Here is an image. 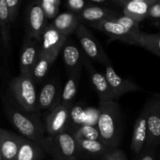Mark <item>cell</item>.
I'll return each mask as SVG.
<instances>
[{"label": "cell", "instance_id": "f1b7e54d", "mask_svg": "<svg viewBox=\"0 0 160 160\" xmlns=\"http://www.w3.org/2000/svg\"><path fill=\"white\" fill-rule=\"evenodd\" d=\"M112 20L117 21V23H119L122 26L124 27L127 30L130 31L131 32L134 33V34H138V35L142 34V31L140 30L139 23L136 22L135 20H134L131 17L124 15V14L120 13L119 16L112 18Z\"/></svg>", "mask_w": 160, "mask_h": 160}, {"label": "cell", "instance_id": "4dcf8cb0", "mask_svg": "<svg viewBox=\"0 0 160 160\" xmlns=\"http://www.w3.org/2000/svg\"><path fill=\"white\" fill-rule=\"evenodd\" d=\"M6 1L9 19H10L11 23H12L16 21L18 17L22 1L20 0H6Z\"/></svg>", "mask_w": 160, "mask_h": 160}, {"label": "cell", "instance_id": "603a6c76", "mask_svg": "<svg viewBox=\"0 0 160 160\" xmlns=\"http://www.w3.org/2000/svg\"><path fill=\"white\" fill-rule=\"evenodd\" d=\"M78 151L80 153L92 156H105L106 153L110 152L112 149L106 146L100 140H76Z\"/></svg>", "mask_w": 160, "mask_h": 160}, {"label": "cell", "instance_id": "8fae6325", "mask_svg": "<svg viewBox=\"0 0 160 160\" xmlns=\"http://www.w3.org/2000/svg\"><path fill=\"white\" fill-rule=\"evenodd\" d=\"M40 42L25 36L20 56V74L31 76V72L40 54Z\"/></svg>", "mask_w": 160, "mask_h": 160}, {"label": "cell", "instance_id": "4316f807", "mask_svg": "<svg viewBox=\"0 0 160 160\" xmlns=\"http://www.w3.org/2000/svg\"><path fill=\"white\" fill-rule=\"evenodd\" d=\"M76 140H100V134L97 126L84 123L79 127L73 128L70 131Z\"/></svg>", "mask_w": 160, "mask_h": 160}, {"label": "cell", "instance_id": "7c38bea8", "mask_svg": "<svg viewBox=\"0 0 160 160\" xmlns=\"http://www.w3.org/2000/svg\"><path fill=\"white\" fill-rule=\"evenodd\" d=\"M83 64L88 72L92 85L98 95L99 102L113 101L115 98L106 75L97 71L85 54L83 55Z\"/></svg>", "mask_w": 160, "mask_h": 160}, {"label": "cell", "instance_id": "83f0119b", "mask_svg": "<svg viewBox=\"0 0 160 160\" xmlns=\"http://www.w3.org/2000/svg\"><path fill=\"white\" fill-rule=\"evenodd\" d=\"M39 3L48 20H52L59 14L60 0H39Z\"/></svg>", "mask_w": 160, "mask_h": 160}, {"label": "cell", "instance_id": "f35d334b", "mask_svg": "<svg viewBox=\"0 0 160 160\" xmlns=\"http://www.w3.org/2000/svg\"><path fill=\"white\" fill-rule=\"evenodd\" d=\"M0 160H3V159H2V152H1V148H0Z\"/></svg>", "mask_w": 160, "mask_h": 160}, {"label": "cell", "instance_id": "f546056e", "mask_svg": "<svg viewBox=\"0 0 160 160\" xmlns=\"http://www.w3.org/2000/svg\"><path fill=\"white\" fill-rule=\"evenodd\" d=\"M89 6L88 0H67L65 2V6L69 11L78 15Z\"/></svg>", "mask_w": 160, "mask_h": 160}, {"label": "cell", "instance_id": "2e32d148", "mask_svg": "<svg viewBox=\"0 0 160 160\" xmlns=\"http://www.w3.org/2000/svg\"><path fill=\"white\" fill-rule=\"evenodd\" d=\"M148 139V128H147V109L143 108L140 115L135 120L133 130L132 140L131 148L135 154H139L144 151Z\"/></svg>", "mask_w": 160, "mask_h": 160}, {"label": "cell", "instance_id": "3957f363", "mask_svg": "<svg viewBox=\"0 0 160 160\" xmlns=\"http://www.w3.org/2000/svg\"><path fill=\"white\" fill-rule=\"evenodd\" d=\"M39 143L52 160H78L79 151L77 141L70 131L47 136Z\"/></svg>", "mask_w": 160, "mask_h": 160}, {"label": "cell", "instance_id": "44dd1931", "mask_svg": "<svg viewBox=\"0 0 160 160\" xmlns=\"http://www.w3.org/2000/svg\"><path fill=\"white\" fill-rule=\"evenodd\" d=\"M45 153L39 142L23 137L16 160H42Z\"/></svg>", "mask_w": 160, "mask_h": 160}, {"label": "cell", "instance_id": "52a82bcc", "mask_svg": "<svg viewBox=\"0 0 160 160\" xmlns=\"http://www.w3.org/2000/svg\"><path fill=\"white\" fill-rule=\"evenodd\" d=\"M145 106L147 109L148 139L145 149H147L156 148L160 144V94L152 98Z\"/></svg>", "mask_w": 160, "mask_h": 160}, {"label": "cell", "instance_id": "30bf717a", "mask_svg": "<svg viewBox=\"0 0 160 160\" xmlns=\"http://www.w3.org/2000/svg\"><path fill=\"white\" fill-rule=\"evenodd\" d=\"M88 25L92 28L107 34L112 41H121V42L129 44V45H137L139 36L141 35V34L138 35V34L131 32L112 19L103 20V21L98 22V23H90Z\"/></svg>", "mask_w": 160, "mask_h": 160}, {"label": "cell", "instance_id": "6da1fadb", "mask_svg": "<svg viewBox=\"0 0 160 160\" xmlns=\"http://www.w3.org/2000/svg\"><path fill=\"white\" fill-rule=\"evenodd\" d=\"M97 128L100 141L111 149L117 148L123 133L121 112L118 103L114 101L99 102Z\"/></svg>", "mask_w": 160, "mask_h": 160}, {"label": "cell", "instance_id": "4fadbf2b", "mask_svg": "<svg viewBox=\"0 0 160 160\" xmlns=\"http://www.w3.org/2000/svg\"><path fill=\"white\" fill-rule=\"evenodd\" d=\"M62 91L59 82L52 79L41 88L38 95V110H52L61 103Z\"/></svg>", "mask_w": 160, "mask_h": 160}, {"label": "cell", "instance_id": "e0dca14e", "mask_svg": "<svg viewBox=\"0 0 160 160\" xmlns=\"http://www.w3.org/2000/svg\"><path fill=\"white\" fill-rule=\"evenodd\" d=\"M23 136L0 128V148L3 160H16Z\"/></svg>", "mask_w": 160, "mask_h": 160}, {"label": "cell", "instance_id": "5b68a950", "mask_svg": "<svg viewBox=\"0 0 160 160\" xmlns=\"http://www.w3.org/2000/svg\"><path fill=\"white\" fill-rule=\"evenodd\" d=\"M48 20L39 0L28 4L25 10L26 36L40 42L42 34L48 25Z\"/></svg>", "mask_w": 160, "mask_h": 160}, {"label": "cell", "instance_id": "8992f818", "mask_svg": "<svg viewBox=\"0 0 160 160\" xmlns=\"http://www.w3.org/2000/svg\"><path fill=\"white\" fill-rule=\"evenodd\" d=\"M75 35L88 57L105 65L111 63L102 47L86 25L81 23L75 31Z\"/></svg>", "mask_w": 160, "mask_h": 160}, {"label": "cell", "instance_id": "836d02e7", "mask_svg": "<svg viewBox=\"0 0 160 160\" xmlns=\"http://www.w3.org/2000/svg\"><path fill=\"white\" fill-rule=\"evenodd\" d=\"M156 148H149L145 149L140 153L137 160H156V154H155Z\"/></svg>", "mask_w": 160, "mask_h": 160}, {"label": "cell", "instance_id": "d6a6232c", "mask_svg": "<svg viewBox=\"0 0 160 160\" xmlns=\"http://www.w3.org/2000/svg\"><path fill=\"white\" fill-rule=\"evenodd\" d=\"M147 19H151L152 20L160 19V0H156L154 4L150 7Z\"/></svg>", "mask_w": 160, "mask_h": 160}, {"label": "cell", "instance_id": "74e56055", "mask_svg": "<svg viewBox=\"0 0 160 160\" xmlns=\"http://www.w3.org/2000/svg\"><path fill=\"white\" fill-rule=\"evenodd\" d=\"M152 23L155 27H156V28H160V19H159V20H152Z\"/></svg>", "mask_w": 160, "mask_h": 160}, {"label": "cell", "instance_id": "d6986e66", "mask_svg": "<svg viewBox=\"0 0 160 160\" xmlns=\"http://www.w3.org/2000/svg\"><path fill=\"white\" fill-rule=\"evenodd\" d=\"M78 14L67 11L59 13L57 17L52 20L50 24L56 30L67 36L76 31L78 27L81 24Z\"/></svg>", "mask_w": 160, "mask_h": 160}, {"label": "cell", "instance_id": "d590c367", "mask_svg": "<svg viewBox=\"0 0 160 160\" xmlns=\"http://www.w3.org/2000/svg\"><path fill=\"white\" fill-rule=\"evenodd\" d=\"M112 160H128L126 155L121 149L114 148L112 151Z\"/></svg>", "mask_w": 160, "mask_h": 160}, {"label": "cell", "instance_id": "9a60e30c", "mask_svg": "<svg viewBox=\"0 0 160 160\" xmlns=\"http://www.w3.org/2000/svg\"><path fill=\"white\" fill-rule=\"evenodd\" d=\"M105 75L107 79L110 88L113 93L115 99L119 98L124 94L128 92H136L140 90V87L133 82L132 81L128 79H124L119 76L117 72L114 70L112 63L106 65V72Z\"/></svg>", "mask_w": 160, "mask_h": 160}, {"label": "cell", "instance_id": "277c9868", "mask_svg": "<svg viewBox=\"0 0 160 160\" xmlns=\"http://www.w3.org/2000/svg\"><path fill=\"white\" fill-rule=\"evenodd\" d=\"M11 94L20 108L30 112H38V93L31 76L20 74L9 82Z\"/></svg>", "mask_w": 160, "mask_h": 160}, {"label": "cell", "instance_id": "ac0fdd59", "mask_svg": "<svg viewBox=\"0 0 160 160\" xmlns=\"http://www.w3.org/2000/svg\"><path fill=\"white\" fill-rule=\"evenodd\" d=\"M121 12H119L116 9L111 8L99 7V6H89L78 14L81 22H85L88 24L109 20L119 16Z\"/></svg>", "mask_w": 160, "mask_h": 160}, {"label": "cell", "instance_id": "8d00e7d4", "mask_svg": "<svg viewBox=\"0 0 160 160\" xmlns=\"http://www.w3.org/2000/svg\"><path fill=\"white\" fill-rule=\"evenodd\" d=\"M112 151L110 152H108L106 153L105 156H103L102 157L101 160H112Z\"/></svg>", "mask_w": 160, "mask_h": 160}, {"label": "cell", "instance_id": "ba28073f", "mask_svg": "<svg viewBox=\"0 0 160 160\" xmlns=\"http://www.w3.org/2000/svg\"><path fill=\"white\" fill-rule=\"evenodd\" d=\"M72 106L59 104L48 112L44 124L45 132L48 133V136L57 135L68 131L70 125V109Z\"/></svg>", "mask_w": 160, "mask_h": 160}, {"label": "cell", "instance_id": "7a4b0ae2", "mask_svg": "<svg viewBox=\"0 0 160 160\" xmlns=\"http://www.w3.org/2000/svg\"><path fill=\"white\" fill-rule=\"evenodd\" d=\"M3 102L8 120L23 137L37 142L45 137V124L37 112H30L22 108L15 107L6 99Z\"/></svg>", "mask_w": 160, "mask_h": 160}, {"label": "cell", "instance_id": "ffe728a7", "mask_svg": "<svg viewBox=\"0 0 160 160\" xmlns=\"http://www.w3.org/2000/svg\"><path fill=\"white\" fill-rule=\"evenodd\" d=\"M62 59L69 74L76 71H81L83 54L76 45L66 42L62 48Z\"/></svg>", "mask_w": 160, "mask_h": 160}, {"label": "cell", "instance_id": "7402d4cb", "mask_svg": "<svg viewBox=\"0 0 160 160\" xmlns=\"http://www.w3.org/2000/svg\"><path fill=\"white\" fill-rule=\"evenodd\" d=\"M81 71H76L69 74V78L62 90L61 103L64 106H72L78 92Z\"/></svg>", "mask_w": 160, "mask_h": 160}, {"label": "cell", "instance_id": "484cf974", "mask_svg": "<svg viewBox=\"0 0 160 160\" xmlns=\"http://www.w3.org/2000/svg\"><path fill=\"white\" fill-rule=\"evenodd\" d=\"M137 46L144 48L160 57V34L142 32L139 36Z\"/></svg>", "mask_w": 160, "mask_h": 160}, {"label": "cell", "instance_id": "5bb4252c", "mask_svg": "<svg viewBox=\"0 0 160 160\" xmlns=\"http://www.w3.org/2000/svg\"><path fill=\"white\" fill-rule=\"evenodd\" d=\"M156 0H112L114 6L122 9V13L138 23L147 19L150 7Z\"/></svg>", "mask_w": 160, "mask_h": 160}, {"label": "cell", "instance_id": "e575fe53", "mask_svg": "<svg viewBox=\"0 0 160 160\" xmlns=\"http://www.w3.org/2000/svg\"><path fill=\"white\" fill-rule=\"evenodd\" d=\"M90 6H99V7H106L111 6L112 3V0H88Z\"/></svg>", "mask_w": 160, "mask_h": 160}, {"label": "cell", "instance_id": "d4e9b609", "mask_svg": "<svg viewBox=\"0 0 160 160\" xmlns=\"http://www.w3.org/2000/svg\"><path fill=\"white\" fill-rule=\"evenodd\" d=\"M53 61L45 55L40 52L38 60L31 72V78L35 83L41 82L46 77Z\"/></svg>", "mask_w": 160, "mask_h": 160}, {"label": "cell", "instance_id": "cb8c5ba5", "mask_svg": "<svg viewBox=\"0 0 160 160\" xmlns=\"http://www.w3.org/2000/svg\"><path fill=\"white\" fill-rule=\"evenodd\" d=\"M11 24L6 1L0 0V37L5 48H9L10 44Z\"/></svg>", "mask_w": 160, "mask_h": 160}, {"label": "cell", "instance_id": "9c48e42d", "mask_svg": "<svg viewBox=\"0 0 160 160\" xmlns=\"http://www.w3.org/2000/svg\"><path fill=\"white\" fill-rule=\"evenodd\" d=\"M67 38L48 23L41 38L40 52L55 62L67 42Z\"/></svg>", "mask_w": 160, "mask_h": 160}, {"label": "cell", "instance_id": "1f68e13d", "mask_svg": "<svg viewBox=\"0 0 160 160\" xmlns=\"http://www.w3.org/2000/svg\"><path fill=\"white\" fill-rule=\"evenodd\" d=\"M83 117H84V112L81 106H73L71 107L70 109V123H73V128L79 127L81 125L84 124L83 122Z\"/></svg>", "mask_w": 160, "mask_h": 160}]
</instances>
